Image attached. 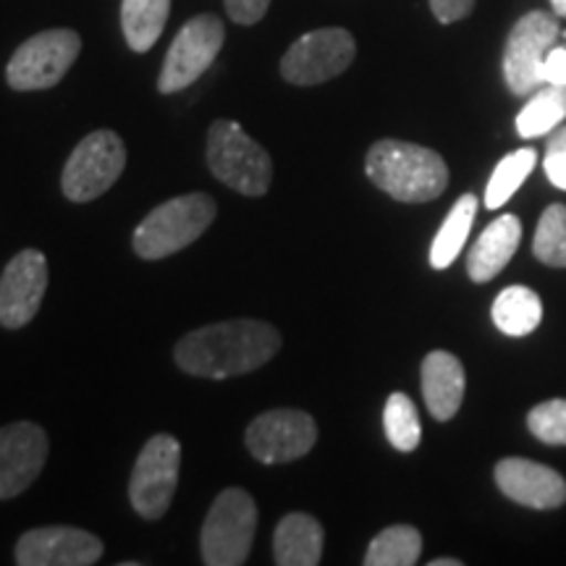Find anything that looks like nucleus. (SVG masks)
Segmentation results:
<instances>
[{"mask_svg":"<svg viewBox=\"0 0 566 566\" xmlns=\"http://www.w3.org/2000/svg\"><path fill=\"white\" fill-rule=\"evenodd\" d=\"M281 334L265 321L210 323L192 331L176 344L174 359L187 375L208 380H226L233 375L254 373L279 354Z\"/></svg>","mask_w":566,"mask_h":566,"instance_id":"nucleus-1","label":"nucleus"},{"mask_svg":"<svg viewBox=\"0 0 566 566\" xmlns=\"http://www.w3.org/2000/svg\"><path fill=\"white\" fill-rule=\"evenodd\" d=\"M365 171L380 192L399 202H430L449 187V166L441 155L401 139L375 142Z\"/></svg>","mask_w":566,"mask_h":566,"instance_id":"nucleus-2","label":"nucleus"},{"mask_svg":"<svg viewBox=\"0 0 566 566\" xmlns=\"http://www.w3.org/2000/svg\"><path fill=\"white\" fill-rule=\"evenodd\" d=\"M216 200L202 192L163 202L134 229L132 247L142 260H163L187 250L216 221Z\"/></svg>","mask_w":566,"mask_h":566,"instance_id":"nucleus-3","label":"nucleus"},{"mask_svg":"<svg viewBox=\"0 0 566 566\" xmlns=\"http://www.w3.org/2000/svg\"><path fill=\"white\" fill-rule=\"evenodd\" d=\"M208 168L218 181L244 197L268 195L273 160L237 122L218 118L208 132Z\"/></svg>","mask_w":566,"mask_h":566,"instance_id":"nucleus-4","label":"nucleus"},{"mask_svg":"<svg viewBox=\"0 0 566 566\" xmlns=\"http://www.w3.org/2000/svg\"><path fill=\"white\" fill-rule=\"evenodd\" d=\"M258 533V504L242 488H226L202 525L200 551L208 566H242Z\"/></svg>","mask_w":566,"mask_h":566,"instance_id":"nucleus-5","label":"nucleus"},{"mask_svg":"<svg viewBox=\"0 0 566 566\" xmlns=\"http://www.w3.org/2000/svg\"><path fill=\"white\" fill-rule=\"evenodd\" d=\"M82 53V38L74 30H45L24 40L6 66V82L17 92L51 90Z\"/></svg>","mask_w":566,"mask_h":566,"instance_id":"nucleus-6","label":"nucleus"},{"mask_svg":"<svg viewBox=\"0 0 566 566\" xmlns=\"http://www.w3.org/2000/svg\"><path fill=\"white\" fill-rule=\"evenodd\" d=\"M124 168V139L111 129H97L87 134L69 155L61 174V189L71 202H92L108 192Z\"/></svg>","mask_w":566,"mask_h":566,"instance_id":"nucleus-7","label":"nucleus"},{"mask_svg":"<svg viewBox=\"0 0 566 566\" xmlns=\"http://www.w3.org/2000/svg\"><path fill=\"white\" fill-rule=\"evenodd\" d=\"M181 443L174 436H153L139 451L129 480L132 509L142 520H160L179 488Z\"/></svg>","mask_w":566,"mask_h":566,"instance_id":"nucleus-8","label":"nucleus"},{"mask_svg":"<svg viewBox=\"0 0 566 566\" xmlns=\"http://www.w3.org/2000/svg\"><path fill=\"white\" fill-rule=\"evenodd\" d=\"M223 42V21L216 13H200L189 19L168 48L158 76V90L163 95H174L195 84L218 59Z\"/></svg>","mask_w":566,"mask_h":566,"instance_id":"nucleus-9","label":"nucleus"},{"mask_svg":"<svg viewBox=\"0 0 566 566\" xmlns=\"http://www.w3.org/2000/svg\"><path fill=\"white\" fill-rule=\"evenodd\" d=\"M357 42L342 27H323L302 34L281 59V76L296 87H315L336 80L354 63Z\"/></svg>","mask_w":566,"mask_h":566,"instance_id":"nucleus-10","label":"nucleus"},{"mask_svg":"<svg viewBox=\"0 0 566 566\" xmlns=\"http://www.w3.org/2000/svg\"><path fill=\"white\" fill-rule=\"evenodd\" d=\"M558 34V19L548 11H530L512 27L504 48V80L512 95H530L543 87V61Z\"/></svg>","mask_w":566,"mask_h":566,"instance_id":"nucleus-11","label":"nucleus"},{"mask_svg":"<svg viewBox=\"0 0 566 566\" xmlns=\"http://www.w3.org/2000/svg\"><path fill=\"white\" fill-rule=\"evenodd\" d=\"M244 441L260 464H289L313 451L317 424L302 409H273L254 417Z\"/></svg>","mask_w":566,"mask_h":566,"instance_id":"nucleus-12","label":"nucleus"},{"mask_svg":"<svg viewBox=\"0 0 566 566\" xmlns=\"http://www.w3.org/2000/svg\"><path fill=\"white\" fill-rule=\"evenodd\" d=\"M101 556V537L66 525L27 530L13 551L19 566H92Z\"/></svg>","mask_w":566,"mask_h":566,"instance_id":"nucleus-13","label":"nucleus"},{"mask_svg":"<svg viewBox=\"0 0 566 566\" xmlns=\"http://www.w3.org/2000/svg\"><path fill=\"white\" fill-rule=\"evenodd\" d=\"M48 292V260L40 250H21L0 275V325L19 331L40 313Z\"/></svg>","mask_w":566,"mask_h":566,"instance_id":"nucleus-14","label":"nucleus"},{"mask_svg":"<svg viewBox=\"0 0 566 566\" xmlns=\"http://www.w3.org/2000/svg\"><path fill=\"white\" fill-rule=\"evenodd\" d=\"M45 430L34 422H11L0 428V501L17 499L40 478L48 462Z\"/></svg>","mask_w":566,"mask_h":566,"instance_id":"nucleus-15","label":"nucleus"},{"mask_svg":"<svg viewBox=\"0 0 566 566\" xmlns=\"http://www.w3.org/2000/svg\"><path fill=\"white\" fill-rule=\"evenodd\" d=\"M495 485L506 499L527 509H558L566 504V480L551 467L530 459H504L495 464Z\"/></svg>","mask_w":566,"mask_h":566,"instance_id":"nucleus-16","label":"nucleus"},{"mask_svg":"<svg viewBox=\"0 0 566 566\" xmlns=\"http://www.w3.org/2000/svg\"><path fill=\"white\" fill-rule=\"evenodd\" d=\"M464 367L451 352H430L422 359V396L438 422L451 420L464 401Z\"/></svg>","mask_w":566,"mask_h":566,"instance_id":"nucleus-17","label":"nucleus"},{"mask_svg":"<svg viewBox=\"0 0 566 566\" xmlns=\"http://www.w3.org/2000/svg\"><path fill=\"white\" fill-rule=\"evenodd\" d=\"M522 242V223L516 216H501L480 233L467 254V273L475 283H485L499 275L514 258Z\"/></svg>","mask_w":566,"mask_h":566,"instance_id":"nucleus-18","label":"nucleus"},{"mask_svg":"<svg viewBox=\"0 0 566 566\" xmlns=\"http://www.w3.org/2000/svg\"><path fill=\"white\" fill-rule=\"evenodd\" d=\"M323 527L315 516L294 512L273 533V556L279 566H315L323 558Z\"/></svg>","mask_w":566,"mask_h":566,"instance_id":"nucleus-19","label":"nucleus"},{"mask_svg":"<svg viewBox=\"0 0 566 566\" xmlns=\"http://www.w3.org/2000/svg\"><path fill=\"white\" fill-rule=\"evenodd\" d=\"M493 323L499 325L501 334L522 338L541 325L543 321V302L533 289L527 286H509L495 296L493 302Z\"/></svg>","mask_w":566,"mask_h":566,"instance_id":"nucleus-20","label":"nucleus"},{"mask_svg":"<svg viewBox=\"0 0 566 566\" xmlns=\"http://www.w3.org/2000/svg\"><path fill=\"white\" fill-rule=\"evenodd\" d=\"M171 0H124L122 27L126 45L134 53H147L166 30Z\"/></svg>","mask_w":566,"mask_h":566,"instance_id":"nucleus-21","label":"nucleus"},{"mask_svg":"<svg viewBox=\"0 0 566 566\" xmlns=\"http://www.w3.org/2000/svg\"><path fill=\"white\" fill-rule=\"evenodd\" d=\"M475 216H478V197L475 195L459 197L454 208H451L449 216H446L443 226L438 229L433 247H430V265H433L436 271H446V268L459 258V252L464 250V242L470 239Z\"/></svg>","mask_w":566,"mask_h":566,"instance_id":"nucleus-22","label":"nucleus"},{"mask_svg":"<svg viewBox=\"0 0 566 566\" xmlns=\"http://www.w3.org/2000/svg\"><path fill=\"white\" fill-rule=\"evenodd\" d=\"M566 116V87H554V84H543L535 90L525 108L516 116V132L522 137H546L564 122Z\"/></svg>","mask_w":566,"mask_h":566,"instance_id":"nucleus-23","label":"nucleus"},{"mask_svg":"<svg viewBox=\"0 0 566 566\" xmlns=\"http://www.w3.org/2000/svg\"><path fill=\"white\" fill-rule=\"evenodd\" d=\"M422 535L412 525H394L375 535L367 548V566H412L420 562Z\"/></svg>","mask_w":566,"mask_h":566,"instance_id":"nucleus-24","label":"nucleus"},{"mask_svg":"<svg viewBox=\"0 0 566 566\" xmlns=\"http://www.w3.org/2000/svg\"><path fill=\"white\" fill-rule=\"evenodd\" d=\"M537 163V153L533 147H522V150H514L512 155H506L504 160L495 166V171L488 181L485 189V208L488 210H499L512 200L516 189L525 184V179L533 174Z\"/></svg>","mask_w":566,"mask_h":566,"instance_id":"nucleus-25","label":"nucleus"},{"mask_svg":"<svg viewBox=\"0 0 566 566\" xmlns=\"http://www.w3.org/2000/svg\"><path fill=\"white\" fill-rule=\"evenodd\" d=\"M384 428L388 443L394 446L396 451H415L422 441V428L420 417H417V409L407 394H391L386 401L384 409Z\"/></svg>","mask_w":566,"mask_h":566,"instance_id":"nucleus-26","label":"nucleus"},{"mask_svg":"<svg viewBox=\"0 0 566 566\" xmlns=\"http://www.w3.org/2000/svg\"><path fill=\"white\" fill-rule=\"evenodd\" d=\"M533 252L541 263L566 268V205H551L537 223Z\"/></svg>","mask_w":566,"mask_h":566,"instance_id":"nucleus-27","label":"nucleus"},{"mask_svg":"<svg viewBox=\"0 0 566 566\" xmlns=\"http://www.w3.org/2000/svg\"><path fill=\"white\" fill-rule=\"evenodd\" d=\"M527 428L537 441L548 446H566V399H551L530 409Z\"/></svg>","mask_w":566,"mask_h":566,"instance_id":"nucleus-28","label":"nucleus"},{"mask_svg":"<svg viewBox=\"0 0 566 566\" xmlns=\"http://www.w3.org/2000/svg\"><path fill=\"white\" fill-rule=\"evenodd\" d=\"M543 168H546L551 184L566 192V126L548 139L546 155H543Z\"/></svg>","mask_w":566,"mask_h":566,"instance_id":"nucleus-29","label":"nucleus"},{"mask_svg":"<svg viewBox=\"0 0 566 566\" xmlns=\"http://www.w3.org/2000/svg\"><path fill=\"white\" fill-rule=\"evenodd\" d=\"M223 3H226V13H229L231 21H237V24H244V27H252L265 17L271 0H223Z\"/></svg>","mask_w":566,"mask_h":566,"instance_id":"nucleus-30","label":"nucleus"},{"mask_svg":"<svg viewBox=\"0 0 566 566\" xmlns=\"http://www.w3.org/2000/svg\"><path fill=\"white\" fill-rule=\"evenodd\" d=\"M475 3L478 0H430V11L441 24H454L470 17Z\"/></svg>","mask_w":566,"mask_h":566,"instance_id":"nucleus-31","label":"nucleus"},{"mask_svg":"<svg viewBox=\"0 0 566 566\" xmlns=\"http://www.w3.org/2000/svg\"><path fill=\"white\" fill-rule=\"evenodd\" d=\"M543 84L566 87V48H551L543 61Z\"/></svg>","mask_w":566,"mask_h":566,"instance_id":"nucleus-32","label":"nucleus"},{"mask_svg":"<svg viewBox=\"0 0 566 566\" xmlns=\"http://www.w3.org/2000/svg\"><path fill=\"white\" fill-rule=\"evenodd\" d=\"M551 9H554L556 17L566 19V0H551Z\"/></svg>","mask_w":566,"mask_h":566,"instance_id":"nucleus-33","label":"nucleus"},{"mask_svg":"<svg viewBox=\"0 0 566 566\" xmlns=\"http://www.w3.org/2000/svg\"><path fill=\"white\" fill-rule=\"evenodd\" d=\"M430 566H462L459 558H436V562H430Z\"/></svg>","mask_w":566,"mask_h":566,"instance_id":"nucleus-34","label":"nucleus"}]
</instances>
